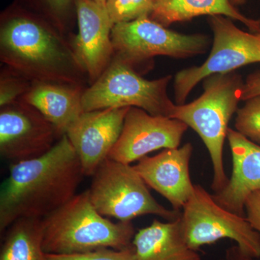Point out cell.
Listing matches in <instances>:
<instances>
[{
	"label": "cell",
	"mask_w": 260,
	"mask_h": 260,
	"mask_svg": "<svg viewBox=\"0 0 260 260\" xmlns=\"http://www.w3.org/2000/svg\"><path fill=\"white\" fill-rule=\"evenodd\" d=\"M208 22L213 32V48L203 64L181 70L175 75L177 105L185 104L191 90L207 77L260 63V32L244 31L223 15L209 16Z\"/></svg>",
	"instance_id": "obj_9"
},
{
	"label": "cell",
	"mask_w": 260,
	"mask_h": 260,
	"mask_svg": "<svg viewBox=\"0 0 260 260\" xmlns=\"http://www.w3.org/2000/svg\"><path fill=\"white\" fill-rule=\"evenodd\" d=\"M181 226L186 244L194 250L221 239H232L243 254L260 258V234L246 216L237 215L218 205L213 195L195 184L192 196L183 208Z\"/></svg>",
	"instance_id": "obj_8"
},
{
	"label": "cell",
	"mask_w": 260,
	"mask_h": 260,
	"mask_svg": "<svg viewBox=\"0 0 260 260\" xmlns=\"http://www.w3.org/2000/svg\"><path fill=\"white\" fill-rule=\"evenodd\" d=\"M0 59L32 83L84 86L88 80L64 32L23 10H10L2 18Z\"/></svg>",
	"instance_id": "obj_2"
},
{
	"label": "cell",
	"mask_w": 260,
	"mask_h": 260,
	"mask_svg": "<svg viewBox=\"0 0 260 260\" xmlns=\"http://www.w3.org/2000/svg\"><path fill=\"white\" fill-rule=\"evenodd\" d=\"M43 248L47 254H78L101 249L121 250L133 245L136 234L132 221L114 223L99 213L88 190L75 195L43 218Z\"/></svg>",
	"instance_id": "obj_3"
},
{
	"label": "cell",
	"mask_w": 260,
	"mask_h": 260,
	"mask_svg": "<svg viewBox=\"0 0 260 260\" xmlns=\"http://www.w3.org/2000/svg\"><path fill=\"white\" fill-rule=\"evenodd\" d=\"M42 218H20L5 233L0 260H48L43 248Z\"/></svg>",
	"instance_id": "obj_19"
},
{
	"label": "cell",
	"mask_w": 260,
	"mask_h": 260,
	"mask_svg": "<svg viewBox=\"0 0 260 260\" xmlns=\"http://www.w3.org/2000/svg\"><path fill=\"white\" fill-rule=\"evenodd\" d=\"M84 176L66 135L47 153L13 162L0 191L1 234L20 218H44L76 195Z\"/></svg>",
	"instance_id": "obj_1"
},
{
	"label": "cell",
	"mask_w": 260,
	"mask_h": 260,
	"mask_svg": "<svg viewBox=\"0 0 260 260\" xmlns=\"http://www.w3.org/2000/svg\"><path fill=\"white\" fill-rule=\"evenodd\" d=\"M221 260H225V259H221Z\"/></svg>",
	"instance_id": "obj_31"
},
{
	"label": "cell",
	"mask_w": 260,
	"mask_h": 260,
	"mask_svg": "<svg viewBox=\"0 0 260 260\" xmlns=\"http://www.w3.org/2000/svg\"><path fill=\"white\" fill-rule=\"evenodd\" d=\"M259 29H260V20H259Z\"/></svg>",
	"instance_id": "obj_30"
},
{
	"label": "cell",
	"mask_w": 260,
	"mask_h": 260,
	"mask_svg": "<svg viewBox=\"0 0 260 260\" xmlns=\"http://www.w3.org/2000/svg\"><path fill=\"white\" fill-rule=\"evenodd\" d=\"M0 75L1 107L20 100L31 87L32 82L30 80L5 65L2 68Z\"/></svg>",
	"instance_id": "obj_22"
},
{
	"label": "cell",
	"mask_w": 260,
	"mask_h": 260,
	"mask_svg": "<svg viewBox=\"0 0 260 260\" xmlns=\"http://www.w3.org/2000/svg\"><path fill=\"white\" fill-rule=\"evenodd\" d=\"M244 83L235 71L207 77L203 80V94L189 104L175 105L170 116L191 128L204 143L213 166L214 193L229 182L224 167V143L229 122L242 101Z\"/></svg>",
	"instance_id": "obj_4"
},
{
	"label": "cell",
	"mask_w": 260,
	"mask_h": 260,
	"mask_svg": "<svg viewBox=\"0 0 260 260\" xmlns=\"http://www.w3.org/2000/svg\"><path fill=\"white\" fill-rule=\"evenodd\" d=\"M172 79V75L145 79L127 63L114 56L96 81L84 90L83 111L137 107L153 116L170 117L176 105L167 93Z\"/></svg>",
	"instance_id": "obj_5"
},
{
	"label": "cell",
	"mask_w": 260,
	"mask_h": 260,
	"mask_svg": "<svg viewBox=\"0 0 260 260\" xmlns=\"http://www.w3.org/2000/svg\"><path fill=\"white\" fill-rule=\"evenodd\" d=\"M78 34L70 39L90 85L96 81L114 56V24L107 8L93 0H75Z\"/></svg>",
	"instance_id": "obj_13"
},
{
	"label": "cell",
	"mask_w": 260,
	"mask_h": 260,
	"mask_svg": "<svg viewBox=\"0 0 260 260\" xmlns=\"http://www.w3.org/2000/svg\"><path fill=\"white\" fill-rule=\"evenodd\" d=\"M192 152V145L187 143L180 148L164 149L154 156L147 155L133 166L147 185L177 211L183 209L194 193L189 172Z\"/></svg>",
	"instance_id": "obj_14"
},
{
	"label": "cell",
	"mask_w": 260,
	"mask_h": 260,
	"mask_svg": "<svg viewBox=\"0 0 260 260\" xmlns=\"http://www.w3.org/2000/svg\"><path fill=\"white\" fill-rule=\"evenodd\" d=\"M225 260H258L254 258L249 257V256L243 254L242 251L239 249L237 245L231 246L228 248L225 251Z\"/></svg>",
	"instance_id": "obj_27"
},
{
	"label": "cell",
	"mask_w": 260,
	"mask_h": 260,
	"mask_svg": "<svg viewBox=\"0 0 260 260\" xmlns=\"http://www.w3.org/2000/svg\"><path fill=\"white\" fill-rule=\"evenodd\" d=\"M47 257L48 260H135V253L133 244L121 250L101 249L78 254H47Z\"/></svg>",
	"instance_id": "obj_23"
},
{
	"label": "cell",
	"mask_w": 260,
	"mask_h": 260,
	"mask_svg": "<svg viewBox=\"0 0 260 260\" xmlns=\"http://www.w3.org/2000/svg\"><path fill=\"white\" fill-rule=\"evenodd\" d=\"M180 218L166 223L154 220L140 229L133 241L135 260H202L198 251L186 244Z\"/></svg>",
	"instance_id": "obj_17"
},
{
	"label": "cell",
	"mask_w": 260,
	"mask_h": 260,
	"mask_svg": "<svg viewBox=\"0 0 260 260\" xmlns=\"http://www.w3.org/2000/svg\"><path fill=\"white\" fill-rule=\"evenodd\" d=\"M202 15H223L245 25L251 32H260L259 20L242 14L230 0H155L150 18L165 27Z\"/></svg>",
	"instance_id": "obj_18"
},
{
	"label": "cell",
	"mask_w": 260,
	"mask_h": 260,
	"mask_svg": "<svg viewBox=\"0 0 260 260\" xmlns=\"http://www.w3.org/2000/svg\"><path fill=\"white\" fill-rule=\"evenodd\" d=\"M129 108L84 112L68 128L65 135L79 158L84 176L93 177L108 158L120 136Z\"/></svg>",
	"instance_id": "obj_12"
},
{
	"label": "cell",
	"mask_w": 260,
	"mask_h": 260,
	"mask_svg": "<svg viewBox=\"0 0 260 260\" xmlns=\"http://www.w3.org/2000/svg\"><path fill=\"white\" fill-rule=\"evenodd\" d=\"M236 116V131L253 143L260 145V95L251 98Z\"/></svg>",
	"instance_id": "obj_21"
},
{
	"label": "cell",
	"mask_w": 260,
	"mask_h": 260,
	"mask_svg": "<svg viewBox=\"0 0 260 260\" xmlns=\"http://www.w3.org/2000/svg\"><path fill=\"white\" fill-rule=\"evenodd\" d=\"M227 139L232 154V177L213 199L225 209L245 216L248 197L260 191V145L229 128Z\"/></svg>",
	"instance_id": "obj_15"
},
{
	"label": "cell",
	"mask_w": 260,
	"mask_h": 260,
	"mask_svg": "<svg viewBox=\"0 0 260 260\" xmlns=\"http://www.w3.org/2000/svg\"><path fill=\"white\" fill-rule=\"evenodd\" d=\"M260 95V71L250 74L243 85L242 101Z\"/></svg>",
	"instance_id": "obj_26"
},
{
	"label": "cell",
	"mask_w": 260,
	"mask_h": 260,
	"mask_svg": "<svg viewBox=\"0 0 260 260\" xmlns=\"http://www.w3.org/2000/svg\"><path fill=\"white\" fill-rule=\"evenodd\" d=\"M93 1L95 2V3H99V4L104 5V6H105L106 4H107L108 0H93Z\"/></svg>",
	"instance_id": "obj_29"
},
{
	"label": "cell",
	"mask_w": 260,
	"mask_h": 260,
	"mask_svg": "<svg viewBox=\"0 0 260 260\" xmlns=\"http://www.w3.org/2000/svg\"><path fill=\"white\" fill-rule=\"evenodd\" d=\"M246 0H230L232 4L234 5V6H237V5H240L244 4Z\"/></svg>",
	"instance_id": "obj_28"
},
{
	"label": "cell",
	"mask_w": 260,
	"mask_h": 260,
	"mask_svg": "<svg viewBox=\"0 0 260 260\" xmlns=\"http://www.w3.org/2000/svg\"><path fill=\"white\" fill-rule=\"evenodd\" d=\"M114 25L150 16L153 0H108L105 5Z\"/></svg>",
	"instance_id": "obj_20"
},
{
	"label": "cell",
	"mask_w": 260,
	"mask_h": 260,
	"mask_svg": "<svg viewBox=\"0 0 260 260\" xmlns=\"http://www.w3.org/2000/svg\"><path fill=\"white\" fill-rule=\"evenodd\" d=\"M88 191L99 213L119 221H132L147 215L174 221L181 215V211L167 209L153 198L134 167L109 158L94 173Z\"/></svg>",
	"instance_id": "obj_6"
},
{
	"label": "cell",
	"mask_w": 260,
	"mask_h": 260,
	"mask_svg": "<svg viewBox=\"0 0 260 260\" xmlns=\"http://www.w3.org/2000/svg\"><path fill=\"white\" fill-rule=\"evenodd\" d=\"M114 56L138 69L153 64V58L167 56L185 59L205 54L210 45L208 36L180 34L154 21L148 15L115 24L112 31Z\"/></svg>",
	"instance_id": "obj_7"
},
{
	"label": "cell",
	"mask_w": 260,
	"mask_h": 260,
	"mask_svg": "<svg viewBox=\"0 0 260 260\" xmlns=\"http://www.w3.org/2000/svg\"><path fill=\"white\" fill-rule=\"evenodd\" d=\"M85 89L82 85L32 82L20 99L42 113L61 138L84 112L82 98Z\"/></svg>",
	"instance_id": "obj_16"
},
{
	"label": "cell",
	"mask_w": 260,
	"mask_h": 260,
	"mask_svg": "<svg viewBox=\"0 0 260 260\" xmlns=\"http://www.w3.org/2000/svg\"><path fill=\"white\" fill-rule=\"evenodd\" d=\"M153 1L154 2V1H155V0H153Z\"/></svg>",
	"instance_id": "obj_32"
},
{
	"label": "cell",
	"mask_w": 260,
	"mask_h": 260,
	"mask_svg": "<svg viewBox=\"0 0 260 260\" xmlns=\"http://www.w3.org/2000/svg\"><path fill=\"white\" fill-rule=\"evenodd\" d=\"M188 128L179 119L130 107L120 136L108 158L131 164L155 150L179 148Z\"/></svg>",
	"instance_id": "obj_11"
},
{
	"label": "cell",
	"mask_w": 260,
	"mask_h": 260,
	"mask_svg": "<svg viewBox=\"0 0 260 260\" xmlns=\"http://www.w3.org/2000/svg\"><path fill=\"white\" fill-rule=\"evenodd\" d=\"M60 138L50 121L21 99L1 107L0 154L12 164L42 156Z\"/></svg>",
	"instance_id": "obj_10"
},
{
	"label": "cell",
	"mask_w": 260,
	"mask_h": 260,
	"mask_svg": "<svg viewBox=\"0 0 260 260\" xmlns=\"http://www.w3.org/2000/svg\"><path fill=\"white\" fill-rule=\"evenodd\" d=\"M245 216L251 227L260 234V191L251 193L246 199Z\"/></svg>",
	"instance_id": "obj_25"
},
{
	"label": "cell",
	"mask_w": 260,
	"mask_h": 260,
	"mask_svg": "<svg viewBox=\"0 0 260 260\" xmlns=\"http://www.w3.org/2000/svg\"><path fill=\"white\" fill-rule=\"evenodd\" d=\"M52 18V23L64 32L63 21L72 5H75V0H42Z\"/></svg>",
	"instance_id": "obj_24"
}]
</instances>
